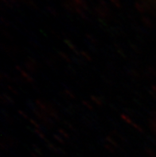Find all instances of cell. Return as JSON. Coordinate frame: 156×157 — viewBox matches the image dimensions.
<instances>
[]
</instances>
